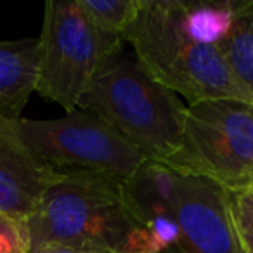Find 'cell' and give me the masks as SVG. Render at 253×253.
<instances>
[{"label":"cell","instance_id":"1","mask_svg":"<svg viewBox=\"0 0 253 253\" xmlns=\"http://www.w3.org/2000/svg\"><path fill=\"white\" fill-rule=\"evenodd\" d=\"M30 253L52 246L139 253L142 222L125 180L99 172H59L26 218Z\"/></svg>","mask_w":253,"mask_h":253},{"label":"cell","instance_id":"14","mask_svg":"<svg viewBox=\"0 0 253 253\" xmlns=\"http://www.w3.org/2000/svg\"><path fill=\"white\" fill-rule=\"evenodd\" d=\"M0 253H30L26 222L0 211Z\"/></svg>","mask_w":253,"mask_h":253},{"label":"cell","instance_id":"13","mask_svg":"<svg viewBox=\"0 0 253 253\" xmlns=\"http://www.w3.org/2000/svg\"><path fill=\"white\" fill-rule=\"evenodd\" d=\"M232 227L243 253H253V186L225 189Z\"/></svg>","mask_w":253,"mask_h":253},{"label":"cell","instance_id":"11","mask_svg":"<svg viewBox=\"0 0 253 253\" xmlns=\"http://www.w3.org/2000/svg\"><path fill=\"white\" fill-rule=\"evenodd\" d=\"M239 0L182 2L177 0V23L191 40L201 45L218 47L234 21Z\"/></svg>","mask_w":253,"mask_h":253},{"label":"cell","instance_id":"6","mask_svg":"<svg viewBox=\"0 0 253 253\" xmlns=\"http://www.w3.org/2000/svg\"><path fill=\"white\" fill-rule=\"evenodd\" d=\"M14 139L56 172H99L126 180L148 160L94 113L75 109L61 118L7 122Z\"/></svg>","mask_w":253,"mask_h":253},{"label":"cell","instance_id":"8","mask_svg":"<svg viewBox=\"0 0 253 253\" xmlns=\"http://www.w3.org/2000/svg\"><path fill=\"white\" fill-rule=\"evenodd\" d=\"M0 120V211L25 220L59 172L35 160Z\"/></svg>","mask_w":253,"mask_h":253},{"label":"cell","instance_id":"15","mask_svg":"<svg viewBox=\"0 0 253 253\" xmlns=\"http://www.w3.org/2000/svg\"><path fill=\"white\" fill-rule=\"evenodd\" d=\"M37 253H116V252H106V250H87V248H70V246H52V248H43Z\"/></svg>","mask_w":253,"mask_h":253},{"label":"cell","instance_id":"3","mask_svg":"<svg viewBox=\"0 0 253 253\" xmlns=\"http://www.w3.org/2000/svg\"><path fill=\"white\" fill-rule=\"evenodd\" d=\"M123 42H130L135 61L153 80L184 95L189 104L208 99L248 102L217 47L201 45L180 30L177 0H146Z\"/></svg>","mask_w":253,"mask_h":253},{"label":"cell","instance_id":"4","mask_svg":"<svg viewBox=\"0 0 253 253\" xmlns=\"http://www.w3.org/2000/svg\"><path fill=\"white\" fill-rule=\"evenodd\" d=\"M165 165L224 189L253 186V104L238 99L189 104L180 148Z\"/></svg>","mask_w":253,"mask_h":253},{"label":"cell","instance_id":"2","mask_svg":"<svg viewBox=\"0 0 253 253\" xmlns=\"http://www.w3.org/2000/svg\"><path fill=\"white\" fill-rule=\"evenodd\" d=\"M186 108L120 50L102 64L77 109L104 120L148 162L165 165L180 148Z\"/></svg>","mask_w":253,"mask_h":253},{"label":"cell","instance_id":"5","mask_svg":"<svg viewBox=\"0 0 253 253\" xmlns=\"http://www.w3.org/2000/svg\"><path fill=\"white\" fill-rule=\"evenodd\" d=\"M39 42L35 92L68 113L78 108L102 64L122 50V40L102 33L84 11L80 0L47 2Z\"/></svg>","mask_w":253,"mask_h":253},{"label":"cell","instance_id":"10","mask_svg":"<svg viewBox=\"0 0 253 253\" xmlns=\"http://www.w3.org/2000/svg\"><path fill=\"white\" fill-rule=\"evenodd\" d=\"M217 49L238 88L253 104V0H239L231 30Z\"/></svg>","mask_w":253,"mask_h":253},{"label":"cell","instance_id":"12","mask_svg":"<svg viewBox=\"0 0 253 253\" xmlns=\"http://www.w3.org/2000/svg\"><path fill=\"white\" fill-rule=\"evenodd\" d=\"M146 0H80L87 16L102 33L122 40L144 9Z\"/></svg>","mask_w":253,"mask_h":253},{"label":"cell","instance_id":"7","mask_svg":"<svg viewBox=\"0 0 253 253\" xmlns=\"http://www.w3.org/2000/svg\"><path fill=\"white\" fill-rule=\"evenodd\" d=\"M169 207L182 231L187 252L243 253L232 227L225 189L218 184L172 170Z\"/></svg>","mask_w":253,"mask_h":253},{"label":"cell","instance_id":"9","mask_svg":"<svg viewBox=\"0 0 253 253\" xmlns=\"http://www.w3.org/2000/svg\"><path fill=\"white\" fill-rule=\"evenodd\" d=\"M39 57V39L0 42V120L21 118L37 87Z\"/></svg>","mask_w":253,"mask_h":253}]
</instances>
